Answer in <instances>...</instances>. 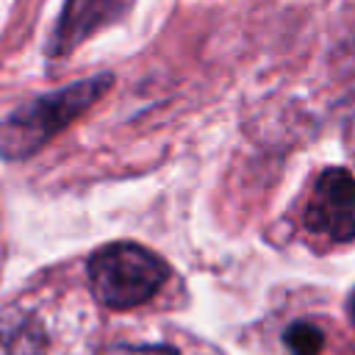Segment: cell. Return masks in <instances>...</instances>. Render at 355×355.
I'll list each match as a JSON object with an SVG mask.
<instances>
[{
    "label": "cell",
    "instance_id": "cell-7",
    "mask_svg": "<svg viewBox=\"0 0 355 355\" xmlns=\"http://www.w3.org/2000/svg\"><path fill=\"white\" fill-rule=\"evenodd\" d=\"M97 355H178V352L161 344H111Z\"/></svg>",
    "mask_w": 355,
    "mask_h": 355
},
{
    "label": "cell",
    "instance_id": "cell-8",
    "mask_svg": "<svg viewBox=\"0 0 355 355\" xmlns=\"http://www.w3.org/2000/svg\"><path fill=\"white\" fill-rule=\"evenodd\" d=\"M347 313H349V319H352V324H355V291L349 294V302H347Z\"/></svg>",
    "mask_w": 355,
    "mask_h": 355
},
{
    "label": "cell",
    "instance_id": "cell-4",
    "mask_svg": "<svg viewBox=\"0 0 355 355\" xmlns=\"http://www.w3.org/2000/svg\"><path fill=\"white\" fill-rule=\"evenodd\" d=\"M130 6L133 0H67L44 44V53L50 58H67L100 28L119 22Z\"/></svg>",
    "mask_w": 355,
    "mask_h": 355
},
{
    "label": "cell",
    "instance_id": "cell-2",
    "mask_svg": "<svg viewBox=\"0 0 355 355\" xmlns=\"http://www.w3.org/2000/svg\"><path fill=\"white\" fill-rule=\"evenodd\" d=\"M169 263L133 241H114L92 252L86 263L89 288L103 308L128 311L144 305L169 280Z\"/></svg>",
    "mask_w": 355,
    "mask_h": 355
},
{
    "label": "cell",
    "instance_id": "cell-3",
    "mask_svg": "<svg viewBox=\"0 0 355 355\" xmlns=\"http://www.w3.org/2000/svg\"><path fill=\"white\" fill-rule=\"evenodd\" d=\"M302 222L327 244L355 241V178L344 166H327L316 178Z\"/></svg>",
    "mask_w": 355,
    "mask_h": 355
},
{
    "label": "cell",
    "instance_id": "cell-5",
    "mask_svg": "<svg viewBox=\"0 0 355 355\" xmlns=\"http://www.w3.org/2000/svg\"><path fill=\"white\" fill-rule=\"evenodd\" d=\"M0 355H47L44 324L19 305L0 308Z\"/></svg>",
    "mask_w": 355,
    "mask_h": 355
},
{
    "label": "cell",
    "instance_id": "cell-1",
    "mask_svg": "<svg viewBox=\"0 0 355 355\" xmlns=\"http://www.w3.org/2000/svg\"><path fill=\"white\" fill-rule=\"evenodd\" d=\"M111 86H114V75L103 72L17 105L0 122V158L6 161L31 158L64 128H69L80 114H86Z\"/></svg>",
    "mask_w": 355,
    "mask_h": 355
},
{
    "label": "cell",
    "instance_id": "cell-6",
    "mask_svg": "<svg viewBox=\"0 0 355 355\" xmlns=\"http://www.w3.org/2000/svg\"><path fill=\"white\" fill-rule=\"evenodd\" d=\"M283 341L288 355H322L324 333L308 319H297L283 330Z\"/></svg>",
    "mask_w": 355,
    "mask_h": 355
}]
</instances>
